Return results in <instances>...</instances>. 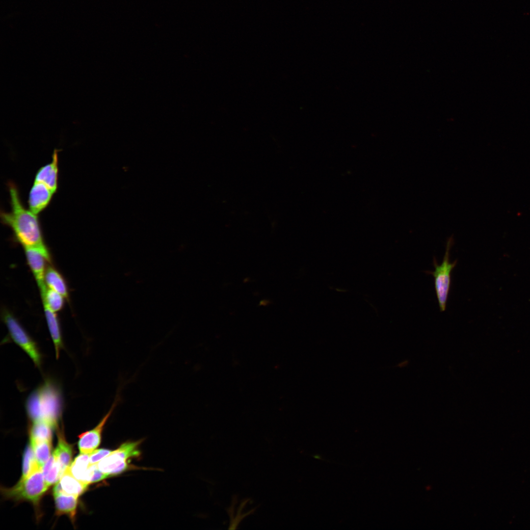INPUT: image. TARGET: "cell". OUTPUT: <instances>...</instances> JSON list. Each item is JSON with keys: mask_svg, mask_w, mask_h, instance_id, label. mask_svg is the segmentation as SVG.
<instances>
[{"mask_svg": "<svg viewBox=\"0 0 530 530\" xmlns=\"http://www.w3.org/2000/svg\"><path fill=\"white\" fill-rule=\"evenodd\" d=\"M10 210L0 211L1 222L11 228L15 239L24 247H32L41 251L52 261L45 243L38 215L26 209L21 201L17 186L12 182L7 184Z\"/></svg>", "mask_w": 530, "mask_h": 530, "instance_id": "cell-1", "label": "cell"}, {"mask_svg": "<svg viewBox=\"0 0 530 530\" xmlns=\"http://www.w3.org/2000/svg\"><path fill=\"white\" fill-rule=\"evenodd\" d=\"M63 399L60 390L54 381L47 379L27 398L26 409L33 421H42L57 427L61 416Z\"/></svg>", "mask_w": 530, "mask_h": 530, "instance_id": "cell-2", "label": "cell"}, {"mask_svg": "<svg viewBox=\"0 0 530 530\" xmlns=\"http://www.w3.org/2000/svg\"><path fill=\"white\" fill-rule=\"evenodd\" d=\"M141 442L140 440L122 443L97 464L98 468L108 477L137 469V467L130 464V460L140 455L139 446Z\"/></svg>", "mask_w": 530, "mask_h": 530, "instance_id": "cell-3", "label": "cell"}, {"mask_svg": "<svg viewBox=\"0 0 530 530\" xmlns=\"http://www.w3.org/2000/svg\"><path fill=\"white\" fill-rule=\"evenodd\" d=\"M454 243L452 236L447 240L446 251L443 261L439 265L436 259L434 257L433 264L434 270L427 271L426 273L432 275L434 277V287L440 311L446 310L449 294L451 287V272L457 264V260L450 262V250Z\"/></svg>", "mask_w": 530, "mask_h": 530, "instance_id": "cell-4", "label": "cell"}, {"mask_svg": "<svg viewBox=\"0 0 530 530\" xmlns=\"http://www.w3.org/2000/svg\"><path fill=\"white\" fill-rule=\"evenodd\" d=\"M42 469L24 479H20L13 487L4 489V496L15 500H26L35 505L38 504L40 499L49 487L45 480Z\"/></svg>", "mask_w": 530, "mask_h": 530, "instance_id": "cell-5", "label": "cell"}, {"mask_svg": "<svg viewBox=\"0 0 530 530\" xmlns=\"http://www.w3.org/2000/svg\"><path fill=\"white\" fill-rule=\"evenodd\" d=\"M1 316L12 341L26 353L37 367L40 368L42 355L36 343L10 312L4 309Z\"/></svg>", "mask_w": 530, "mask_h": 530, "instance_id": "cell-6", "label": "cell"}, {"mask_svg": "<svg viewBox=\"0 0 530 530\" xmlns=\"http://www.w3.org/2000/svg\"><path fill=\"white\" fill-rule=\"evenodd\" d=\"M119 389L110 408L99 424L92 429L83 432L79 436L78 446L80 453L89 454L99 446L105 425L121 401Z\"/></svg>", "mask_w": 530, "mask_h": 530, "instance_id": "cell-7", "label": "cell"}, {"mask_svg": "<svg viewBox=\"0 0 530 530\" xmlns=\"http://www.w3.org/2000/svg\"><path fill=\"white\" fill-rule=\"evenodd\" d=\"M27 264L35 278L40 293L47 289L44 277L47 268L46 263L51 264L49 259L40 250L32 247H24Z\"/></svg>", "mask_w": 530, "mask_h": 530, "instance_id": "cell-8", "label": "cell"}, {"mask_svg": "<svg viewBox=\"0 0 530 530\" xmlns=\"http://www.w3.org/2000/svg\"><path fill=\"white\" fill-rule=\"evenodd\" d=\"M54 194L43 183L34 181L28 193L27 203L29 209L38 215L48 207Z\"/></svg>", "mask_w": 530, "mask_h": 530, "instance_id": "cell-9", "label": "cell"}, {"mask_svg": "<svg viewBox=\"0 0 530 530\" xmlns=\"http://www.w3.org/2000/svg\"><path fill=\"white\" fill-rule=\"evenodd\" d=\"M60 151L58 149H54L51 161L38 169L34 180L43 183L54 193L58 186V152Z\"/></svg>", "mask_w": 530, "mask_h": 530, "instance_id": "cell-10", "label": "cell"}, {"mask_svg": "<svg viewBox=\"0 0 530 530\" xmlns=\"http://www.w3.org/2000/svg\"><path fill=\"white\" fill-rule=\"evenodd\" d=\"M88 485L75 477L67 469L54 486L53 493H64L78 497L86 490Z\"/></svg>", "mask_w": 530, "mask_h": 530, "instance_id": "cell-11", "label": "cell"}, {"mask_svg": "<svg viewBox=\"0 0 530 530\" xmlns=\"http://www.w3.org/2000/svg\"><path fill=\"white\" fill-rule=\"evenodd\" d=\"M44 308L48 329L54 347L56 358L57 359L63 346L59 319L55 312L45 305Z\"/></svg>", "mask_w": 530, "mask_h": 530, "instance_id": "cell-12", "label": "cell"}, {"mask_svg": "<svg viewBox=\"0 0 530 530\" xmlns=\"http://www.w3.org/2000/svg\"><path fill=\"white\" fill-rule=\"evenodd\" d=\"M44 280L47 287L69 299V289L65 279L59 271L51 265L47 267Z\"/></svg>", "mask_w": 530, "mask_h": 530, "instance_id": "cell-13", "label": "cell"}, {"mask_svg": "<svg viewBox=\"0 0 530 530\" xmlns=\"http://www.w3.org/2000/svg\"><path fill=\"white\" fill-rule=\"evenodd\" d=\"M53 496L58 514H66L74 520L78 497L64 493H53Z\"/></svg>", "mask_w": 530, "mask_h": 530, "instance_id": "cell-14", "label": "cell"}, {"mask_svg": "<svg viewBox=\"0 0 530 530\" xmlns=\"http://www.w3.org/2000/svg\"><path fill=\"white\" fill-rule=\"evenodd\" d=\"M58 444L53 454L63 472L70 466L73 455L72 447L65 440L62 432L58 433Z\"/></svg>", "mask_w": 530, "mask_h": 530, "instance_id": "cell-15", "label": "cell"}, {"mask_svg": "<svg viewBox=\"0 0 530 530\" xmlns=\"http://www.w3.org/2000/svg\"><path fill=\"white\" fill-rule=\"evenodd\" d=\"M45 480L49 486L59 480L63 474L60 466L53 453L42 469Z\"/></svg>", "mask_w": 530, "mask_h": 530, "instance_id": "cell-16", "label": "cell"}, {"mask_svg": "<svg viewBox=\"0 0 530 530\" xmlns=\"http://www.w3.org/2000/svg\"><path fill=\"white\" fill-rule=\"evenodd\" d=\"M50 424L42 421H33L29 429L30 442L52 441V429Z\"/></svg>", "mask_w": 530, "mask_h": 530, "instance_id": "cell-17", "label": "cell"}, {"mask_svg": "<svg viewBox=\"0 0 530 530\" xmlns=\"http://www.w3.org/2000/svg\"><path fill=\"white\" fill-rule=\"evenodd\" d=\"M89 466V454L80 453L67 469L75 477L86 483L85 478Z\"/></svg>", "mask_w": 530, "mask_h": 530, "instance_id": "cell-18", "label": "cell"}, {"mask_svg": "<svg viewBox=\"0 0 530 530\" xmlns=\"http://www.w3.org/2000/svg\"><path fill=\"white\" fill-rule=\"evenodd\" d=\"M43 305L54 312L61 310L64 306L65 298L57 292L47 288L45 292L41 294Z\"/></svg>", "mask_w": 530, "mask_h": 530, "instance_id": "cell-19", "label": "cell"}, {"mask_svg": "<svg viewBox=\"0 0 530 530\" xmlns=\"http://www.w3.org/2000/svg\"><path fill=\"white\" fill-rule=\"evenodd\" d=\"M42 467L38 464L31 445L26 448L23 462V473L21 479H24Z\"/></svg>", "mask_w": 530, "mask_h": 530, "instance_id": "cell-20", "label": "cell"}, {"mask_svg": "<svg viewBox=\"0 0 530 530\" xmlns=\"http://www.w3.org/2000/svg\"><path fill=\"white\" fill-rule=\"evenodd\" d=\"M52 441L30 442L36 460L42 467L51 456Z\"/></svg>", "mask_w": 530, "mask_h": 530, "instance_id": "cell-21", "label": "cell"}, {"mask_svg": "<svg viewBox=\"0 0 530 530\" xmlns=\"http://www.w3.org/2000/svg\"><path fill=\"white\" fill-rule=\"evenodd\" d=\"M108 477L101 472L97 467V464L90 465L85 478V482L89 484L98 482L107 478Z\"/></svg>", "mask_w": 530, "mask_h": 530, "instance_id": "cell-22", "label": "cell"}, {"mask_svg": "<svg viewBox=\"0 0 530 530\" xmlns=\"http://www.w3.org/2000/svg\"><path fill=\"white\" fill-rule=\"evenodd\" d=\"M111 452V450L105 449H96L89 454L90 465L97 464Z\"/></svg>", "mask_w": 530, "mask_h": 530, "instance_id": "cell-23", "label": "cell"}]
</instances>
